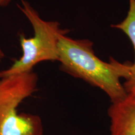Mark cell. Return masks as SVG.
I'll use <instances>...</instances> for the list:
<instances>
[{
  "instance_id": "3957f363",
  "label": "cell",
  "mask_w": 135,
  "mask_h": 135,
  "mask_svg": "<svg viewBox=\"0 0 135 135\" xmlns=\"http://www.w3.org/2000/svg\"><path fill=\"white\" fill-rule=\"evenodd\" d=\"M21 1L18 7L30 21L35 34L30 38L20 36L23 55L9 68L0 71V78L32 71L35 66L44 61H58L59 40L68 32L58 22L43 20L28 1Z\"/></svg>"
},
{
  "instance_id": "7a4b0ae2",
  "label": "cell",
  "mask_w": 135,
  "mask_h": 135,
  "mask_svg": "<svg viewBox=\"0 0 135 135\" xmlns=\"http://www.w3.org/2000/svg\"><path fill=\"white\" fill-rule=\"evenodd\" d=\"M38 80L33 71L0 78V135H43L40 116L17 111L22 101L36 91Z\"/></svg>"
},
{
  "instance_id": "5b68a950",
  "label": "cell",
  "mask_w": 135,
  "mask_h": 135,
  "mask_svg": "<svg viewBox=\"0 0 135 135\" xmlns=\"http://www.w3.org/2000/svg\"><path fill=\"white\" fill-rule=\"evenodd\" d=\"M111 27L121 30L129 37L135 53V0H129V11L125 19L118 24L111 25ZM123 85L126 93L135 94V59L134 63H129L128 76Z\"/></svg>"
},
{
  "instance_id": "6da1fadb",
  "label": "cell",
  "mask_w": 135,
  "mask_h": 135,
  "mask_svg": "<svg viewBox=\"0 0 135 135\" xmlns=\"http://www.w3.org/2000/svg\"><path fill=\"white\" fill-rule=\"evenodd\" d=\"M58 50L62 71L102 89L111 103L118 102L126 97L120 78L127 79L129 63H121L112 58L109 63L103 61L94 53L91 41L74 40L66 35L59 40Z\"/></svg>"
},
{
  "instance_id": "277c9868",
  "label": "cell",
  "mask_w": 135,
  "mask_h": 135,
  "mask_svg": "<svg viewBox=\"0 0 135 135\" xmlns=\"http://www.w3.org/2000/svg\"><path fill=\"white\" fill-rule=\"evenodd\" d=\"M108 114L110 119V135H135V94L111 103Z\"/></svg>"
},
{
  "instance_id": "8992f818",
  "label": "cell",
  "mask_w": 135,
  "mask_h": 135,
  "mask_svg": "<svg viewBox=\"0 0 135 135\" xmlns=\"http://www.w3.org/2000/svg\"><path fill=\"white\" fill-rule=\"evenodd\" d=\"M9 2V0H0V5H1V6H4V5L7 4ZM3 57H4V53H3V52L1 51V49H0V60H1Z\"/></svg>"
}]
</instances>
